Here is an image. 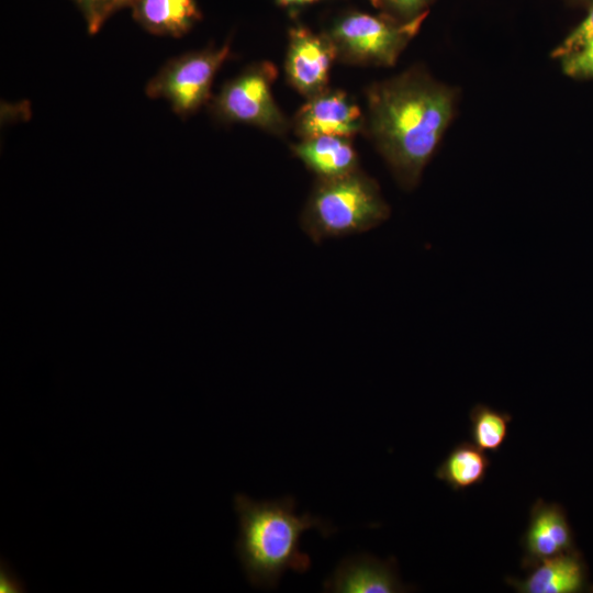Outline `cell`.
Here are the masks:
<instances>
[{
    "label": "cell",
    "mask_w": 593,
    "mask_h": 593,
    "mask_svg": "<svg viewBox=\"0 0 593 593\" xmlns=\"http://www.w3.org/2000/svg\"><path fill=\"white\" fill-rule=\"evenodd\" d=\"M366 98L367 134L396 183L415 189L456 116L457 88L417 65L372 83Z\"/></svg>",
    "instance_id": "obj_1"
},
{
    "label": "cell",
    "mask_w": 593,
    "mask_h": 593,
    "mask_svg": "<svg viewBox=\"0 0 593 593\" xmlns=\"http://www.w3.org/2000/svg\"><path fill=\"white\" fill-rule=\"evenodd\" d=\"M234 508L238 517L235 551L248 582L256 589L273 590L287 570L304 573L311 568L310 556L300 549L305 530L316 528L324 537L337 532L309 512L298 515L292 495L256 501L237 493Z\"/></svg>",
    "instance_id": "obj_2"
},
{
    "label": "cell",
    "mask_w": 593,
    "mask_h": 593,
    "mask_svg": "<svg viewBox=\"0 0 593 593\" xmlns=\"http://www.w3.org/2000/svg\"><path fill=\"white\" fill-rule=\"evenodd\" d=\"M391 214L376 179L360 168L347 175L317 179L300 216L312 242L368 232Z\"/></svg>",
    "instance_id": "obj_3"
},
{
    "label": "cell",
    "mask_w": 593,
    "mask_h": 593,
    "mask_svg": "<svg viewBox=\"0 0 593 593\" xmlns=\"http://www.w3.org/2000/svg\"><path fill=\"white\" fill-rule=\"evenodd\" d=\"M427 15L400 21L381 12L354 10L339 14L325 32L342 63L391 67L417 35Z\"/></svg>",
    "instance_id": "obj_4"
},
{
    "label": "cell",
    "mask_w": 593,
    "mask_h": 593,
    "mask_svg": "<svg viewBox=\"0 0 593 593\" xmlns=\"http://www.w3.org/2000/svg\"><path fill=\"white\" fill-rule=\"evenodd\" d=\"M278 75L269 61L248 67L227 82L214 101V111L226 122L245 123L281 136L291 122L277 105L271 87Z\"/></svg>",
    "instance_id": "obj_5"
},
{
    "label": "cell",
    "mask_w": 593,
    "mask_h": 593,
    "mask_svg": "<svg viewBox=\"0 0 593 593\" xmlns=\"http://www.w3.org/2000/svg\"><path fill=\"white\" fill-rule=\"evenodd\" d=\"M228 56L227 43L174 59L153 78L146 92L166 99L178 114L188 115L209 99L213 78Z\"/></svg>",
    "instance_id": "obj_6"
},
{
    "label": "cell",
    "mask_w": 593,
    "mask_h": 593,
    "mask_svg": "<svg viewBox=\"0 0 593 593\" xmlns=\"http://www.w3.org/2000/svg\"><path fill=\"white\" fill-rule=\"evenodd\" d=\"M336 59L335 45L326 32L315 33L301 24L289 30L286 76L306 99L328 89L329 69Z\"/></svg>",
    "instance_id": "obj_7"
},
{
    "label": "cell",
    "mask_w": 593,
    "mask_h": 593,
    "mask_svg": "<svg viewBox=\"0 0 593 593\" xmlns=\"http://www.w3.org/2000/svg\"><path fill=\"white\" fill-rule=\"evenodd\" d=\"M306 100L291 122L301 139L321 135L350 138L366 132V116L347 92L328 88Z\"/></svg>",
    "instance_id": "obj_8"
},
{
    "label": "cell",
    "mask_w": 593,
    "mask_h": 593,
    "mask_svg": "<svg viewBox=\"0 0 593 593\" xmlns=\"http://www.w3.org/2000/svg\"><path fill=\"white\" fill-rule=\"evenodd\" d=\"M521 546V566L526 571L545 559L571 551L573 536L562 506L541 499L534 502Z\"/></svg>",
    "instance_id": "obj_9"
},
{
    "label": "cell",
    "mask_w": 593,
    "mask_h": 593,
    "mask_svg": "<svg viewBox=\"0 0 593 593\" xmlns=\"http://www.w3.org/2000/svg\"><path fill=\"white\" fill-rule=\"evenodd\" d=\"M411 589L400 580L394 558L383 561L371 555L344 558L323 582L332 593H402Z\"/></svg>",
    "instance_id": "obj_10"
},
{
    "label": "cell",
    "mask_w": 593,
    "mask_h": 593,
    "mask_svg": "<svg viewBox=\"0 0 593 593\" xmlns=\"http://www.w3.org/2000/svg\"><path fill=\"white\" fill-rule=\"evenodd\" d=\"M517 593H578L585 584V570L573 552H564L540 561L524 579L505 578Z\"/></svg>",
    "instance_id": "obj_11"
},
{
    "label": "cell",
    "mask_w": 593,
    "mask_h": 593,
    "mask_svg": "<svg viewBox=\"0 0 593 593\" xmlns=\"http://www.w3.org/2000/svg\"><path fill=\"white\" fill-rule=\"evenodd\" d=\"M293 155L317 179L336 178L359 169V159L349 137L321 135L291 146Z\"/></svg>",
    "instance_id": "obj_12"
},
{
    "label": "cell",
    "mask_w": 593,
    "mask_h": 593,
    "mask_svg": "<svg viewBox=\"0 0 593 593\" xmlns=\"http://www.w3.org/2000/svg\"><path fill=\"white\" fill-rule=\"evenodd\" d=\"M133 15L147 31L181 36L201 19L195 0H134Z\"/></svg>",
    "instance_id": "obj_13"
},
{
    "label": "cell",
    "mask_w": 593,
    "mask_h": 593,
    "mask_svg": "<svg viewBox=\"0 0 593 593\" xmlns=\"http://www.w3.org/2000/svg\"><path fill=\"white\" fill-rule=\"evenodd\" d=\"M491 461L485 451L472 441L456 445L440 462L435 477L452 491L459 492L481 484L489 471Z\"/></svg>",
    "instance_id": "obj_14"
},
{
    "label": "cell",
    "mask_w": 593,
    "mask_h": 593,
    "mask_svg": "<svg viewBox=\"0 0 593 593\" xmlns=\"http://www.w3.org/2000/svg\"><path fill=\"white\" fill-rule=\"evenodd\" d=\"M513 416L489 405L475 404L469 412V434L472 443L483 451L497 454L503 447Z\"/></svg>",
    "instance_id": "obj_15"
},
{
    "label": "cell",
    "mask_w": 593,
    "mask_h": 593,
    "mask_svg": "<svg viewBox=\"0 0 593 593\" xmlns=\"http://www.w3.org/2000/svg\"><path fill=\"white\" fill-rule=\"evenodd\" d=\"M558 60L564 75L581 80L593 79V35Z\"/></svg>",
    "instance_id": "obj_16"
},
{
    "label": "cell",
    "mask_w": 593,
    "mask_h": 593,
    "mask_svg": "<svg viewBox=\"0 0 593 593\" xmlns=\"http://www.w3.org/2000/svg\"><path fill=\"white\" fill-rule=\"evenodd\" d=\"M80 8L88 26L93 34L100 30L107 19L116 10L132 5L134 0H74Z\"/></svg>",
    "instance_id": "obj_17"
},
{
    "label": "cell",
    "mask_w": 593,
    "mask_h": 593,
    "mask_svg": "<svg viewBox=\"0 0 593 593\" xmlns=\"http://www.w3.org/2000/svg\"><path fill=\"white\" fill-rule=\"evenodd\" d=\"M436 0H370L371 4L384 13L400 21H411L429 13L430 5Z\"/></svg>",
    "instance_id": "obj_18"
},
{
    "label": "cell",
    "mask_w": 593,
    "mask_h": 593,
    "mask_svg": "<svg viewBox=\"0 0 593 593\" xmlns=\"http://www.w3.org/2000/svg\"><path fill=\"white\" fill-rule=\"evenodd\" d=\"M593 35V1L588 7L585 18L553 48L551 57L559 59L575 49L586 38Z\"/></svg>",
    "instance_id": "obj_19"
},
{
    "label": "cell",
    "mask_w": 593,
    "mask_h": 593,
    "mask_svg": "<svg viewBox=\"0 0 593 593\" xmlns=\"http://www.w3.org/2000/svg\"><path fill=\"white\" fill-rule=\"evenodd\" d=\"M323 0H276L277 4L286 9H299L309 4H313Z\"/></svg>",
    "instance_id": "obj_20"
},
{
    "label": "cell",
    "mask_w": 593,
    "mask_h": 593,
    "mask_svg": "<svg viewBox=\"0 0 593 593\" xmlns=\"http://www.w3.org/2000/svg\"><path fill=\"white\" fill-rule=\"evenodd\" d=\"M571 7L588 8L593 0H563Z\"/></svg>",
    "instance_id": "obj_21"
}]
</instances>
